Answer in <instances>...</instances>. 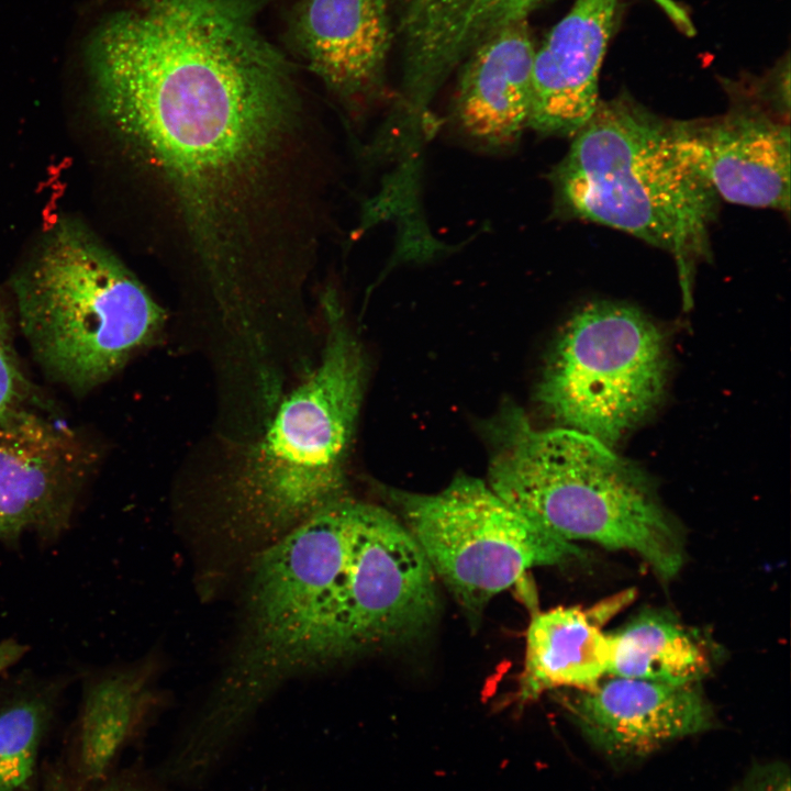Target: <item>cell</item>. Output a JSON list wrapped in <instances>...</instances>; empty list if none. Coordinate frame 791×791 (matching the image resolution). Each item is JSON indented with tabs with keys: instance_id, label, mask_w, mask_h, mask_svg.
Here are the masks:
<instances>
[{
	"instance_id": "15",
	"label": "cell",
	"mask_w": 791,
	"mask_h": 791,
	"mask_svg": "<svg viewBox=\"0 0 791 791\" xmlns=\"http://www.w3.org/2000/svg\"><path fill=\"white\" fill-rule=\"evenodd\" d=\"M535 51L527 20H521L494 33L466 58L454 113L468 136L488 146H504L528 127Z\"/></svg>"
},
{
	"instance_id": "24",
	"label": "cell",
	"mask_w": 791,
	"mask_h": 791,
	"mask_svg": "<svg viewBox=\"0 0 791 791\" xmlns=\"http://www.w3.org/2000/svg\"><path fill=\"white\" fill-rule=\"evenodd\" d=\"M86 790L82 791H149L141 786L134 784L132 782H116V781H103L97 786L87 787ZM55 791H67L57 789Z\"/></svg>"
},
{
	"instance_id": "21",
	"label": "cell",
	"mask_w": 791,
	"mask_h": 791,
	"mask_svg": "<svg viewBox=\"0 0 791 791\" xmlns=\"http://www.w3.org/2000/svg\"><path fill=\"white\" fill-rule=\"evenodd\" d=\"M735 791H790V775L782 765L755 768Z\"/></svg>"
},
{
	"instance_id": "13",
	"label": "cell",
	"mask_w": 791,
	"mask_h": 791,
	"mask_svg": "<svg viewBox=\"0 0 791 791\" xmlns=\"http://www.w3.org/2000/svg\"><path fill=\"white\" fill-rule=\"evenodd\" d=\"M547 0H389L404 63V87L417 102L487 38L527 20Z\"/></svg>"
},
{
	"instance_id": "2",
	"label": "cell",
	"mask_w": 791,
	"mask_h": 791,
	"mask_svg": "<svg viewBox=\"0 0 791 791\" xmlns=\"http://www.w3.org/2000/svg\"><path fill=\"white\" fill-rule=\"evenodd\" d=\"M488 484L516 512L568 541L638 555L662 579L683 538L650 481L610 445L569 427H534L516 408L492 427Z\"/></svg>"
},
{
	"instance_id": "14",
	"label": "cell",
	"mask_w": 791,
	"mask_h": 791,
	"mask_svg": "<svg viewBox=\"0 0 791 791\" xmlns=\"http://www.w3.org/2000/svg\"><path fill=\"white\" fill-rule=\"evenodd\" d=\"M392 30L389 0H307L296 22L310 69L347 101L381 83Z\"/></svg>"
},
{
	"instance_id": "22",
	"label": "cell",
	"mask_w": 791,
	"mask_h": 791,
	"mask_svg": "<svg viewBox=\"0 0 791 791\" xmlns=\"http://www.w3.org/2000/svg\"><path fill=\"white\" fill-rule=\"evenodd\" d=\"M26 645L13 638L0 642V676L14 666L26 654Z\"/></svg>"
},
{
	"instance_id": "4",
	"label": "cell",
	"mask_w": 791,
	"mask_h": 791,
	"mask_svg": "<svg viewBox=\"0 0 791 791\" xmlns=\"http://www.w3.org/2000/svg\"><path fill=\"white\" fill-rule=\"evenodd\" d=\"M315 369L279 404L225 490L229 519L264 547L346 495V465L365 390L361 346L334 298Z\"/></svg>"
},
{
	"instance_id": "7",
	"label": "cell",
	"mask_w": 791,
	"mask_h": 791,
	"mask_svg": "<svg viewBox=\"0 0 791 791\" xmlns=\"http://www.w3.org/2000/svg\"><path fill=\"white\" fill-rule=\"evenodd\" d=\"M667 372L665 338L645 314L595 302L565 325L537 394L565 427L612 446L659 403Z\"/></svg>"
},
{
	"instance_id": "8",
	"label": "cell",
	"mask_w": 791,
	"mask_h": 791,
	"mask_svg": "<svg viewBox=\"0 0 791 791\" xmlns=\"http://www.w3.org/2000/svg\"><path fill=\"white\" fill-rule=\"evenodd\" d=\"M438 611L436 577L397 514L356 500L337 658L393 645L424 632Z\"/></svg>"
},
{
	"instance_id": "9",
	"label": "cell",
	"mask_w": 791,
	"mask_h": 791,
	"mask_svg": "<svg viewBox=\"0 0 791 791\" xmlns=\"http://www.w3.org/2000/svg\"><path fill=\"white\" fill-rule=\"evenodd\" d=\"M97 447L44 410L0 422V543L53 545L69 531L97 468Z\"/></svg>"
},
{
	"instance_id": "16",
	"label": "cell",
	"mask_w": 791,
	"mask_h": 791,
	"mask_svg": "<svg viewBox=\"0 0 791 791\" xmlns=\"http://www.w3.org/2000/svg\"><path fill=\"white\" fill-rule=\"evenodd\" d=\"M628 598L624 593L590 609L558 606L533 615L526 632L520 698L536 699L558 688L587 690L609 676L611 642L602 625Z\"/></svg>"
},
{
	"instance_id": "6",
	"label": "cell",
	"mask_w": 791,
	"mask_h": 791,
	"mask_svg": "<svg viewBox=\"0 0 791 791\" xmlns=\"http://www.w3.org/2000/svg\"><path fill=\"white\" fill-rule=\"evenodd\" d=\"M398 517L472 623L497 594L528 570L553 566L581 550L533 523L487 482L456 477L436 493L389 490Z\"/></svg>"
},
{
	"instance_id": "18",
	"label": "cell",
	"mask_w": 791,
	"mask_h": 791,
	"mask_svg": "<svg viewBox=\"0 0 791 791\" xmlns=\"http://www.w3.org/2000/svg\"><path fill=\"white\" fill-rule=\"evenodd\" d=\"M66 684L26 670L0 681V791H30Z\"/></svg>"
},
{
	"instance_id": "19",
	"label": "cell",
	"mask_w": 791,
	"mask_h": 791,
	"mask_svg": "<svg viewBox=\"0 0 791 791\" xmlns=\"http://www.w3.org/2000/svg\"><path fill=\"white\" fill-rule=\"evenodd\" d=\"M609 635V676L684 684L698 683L710 670L703 644L667 613H639Z\"/></svg>"
},
{
	"instance_id": "1",
	"label": "cell",
	"mask_w": 791,
	"mask_h": 791,
	"mask_svg": "<svg viewBox=\"0 0 791 791\" xmlns=\"http://www.w3.org/2000/svg\"><path fill=\"white\" fill-rule=\"evenodd\" d=\"M252 0H135L93 32L100 113L157 185L167 237L220 294L311 255L309 116Z\"/></svg>"
},
{
	"instance_id": "11",
	"label": "cell",
	"mask_w": 791,
	"mask_h": 791,
	"mask_svg": "<svg viewBox=\"0 0 791 791\" xmlns=\"http://www.w3.org/2000/svg\"><path fill=\"white\" fill-rule=\"evenodd\" d=\"M571 720L598 750L625 760L700 733L713 714L698 683H665L610 676L564 700Z\"/></svg>"
},
{
	"instance_id": "17",
	"label": "cell",
	"mask_w": 791,
	"mask_h": 791,
	"mask_svg": "<svg viewBox=\"0 0 791 791\" xmlns=\"http://www.w3.org/2000/svg\"><path fill=\"white\" fill-rule=\"evenodd\" d=\"M146 665L87 675L74 729V767L82 787L109 772L141 721L149 697Z\"/></svg>"
},
{
	"instance_id": "5",
	"label": "cell",
	"mask_w": 791,
	"mask_h": 791,
	"mask_svg": "<svg viewBox=\"0 0 791 791\" xmlns=\"http://www.w3.org/2000/svg\"><path fill=\"white\" fill-rule=\"evenodd\" d=\"M18 321L53 381L85 396L160 334L166 314L89 233L60 223L13 281Z\"/></svg>"
},
{
	"instance_id": "12",
	"label": "cell",
	"mask_w": 791,
	"mask_h": 791,
	"mask_svg": "<svg viewBox=\"0 0 791 791\" xmlns=\"http://www.w3.org/2000/svg\"><path fill=\"white\" fill-rule=\"evenodd\" d=\"M620 3L576 0L535 51L528 127L573 137L592 118Z\"/></svg>"
},
{
	"instance_id": "3",
	"label": "cell",
	"mask_w": 791,
	"mask_h": 791,
	"mask_svg": "<svg viewBox=\"0 0 791 791\" xmlns=\"http://www.w3.org/2000/svg\"><path fill=\"white\" fill-rule=\"evenodd\" d=\"M552 177L570 215L672 255L684 303L691 301L694 268L710 256L718 197L681 157L672 122L627 97L599 103Z\"/></svg>"
},
{
	"instance_id": "10",
	"label": "cell",
	"mask_w": 791,
	"mask_h": 791,
	"mask_svg": "<svg viewBox=\"0 0 791 791\" xmlns=\"http://www.w3.org/2000/svg\"><path fill=\"white\" fill-rule=\"evenodd\" d=\"M681 157L718 199L753 208L790 210L788 123L754 109L692 122H672Z\"/></svg>"
},
{
	"instance_id": "23",
	"label": "cell",
	"mask_w": 791,
	"mask_h": 791,
	"mask_svg": "<svg viewBox=\"0 0 791 791\" xmlns=\"http://www.w3.org/2000/svg\"><path fill=\"white\" fill-rule=\"evenodd\" d=\"M655 1L680 29L689 34L693 32L691 20L682 8L676 4L672 0Z\"/></svg>"
},
{
	"instance_id": "20",
	"label": "cell",
	"mask_w": 791,
	"mask_h": 791,
	"mask_svg": "<svg viewBox=\"0 0 791 791\" xmlns=\"http://www.w3.org/2000/svg\"><path fill=\"white\" fill-rule=\"evenodd\" d=\"M19 360L10 315L0 301V422L24 412L47 410Z\"/></svg>"
}]
</instances>
